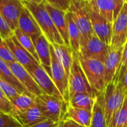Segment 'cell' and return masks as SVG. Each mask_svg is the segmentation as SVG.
<instances>
[{"label": "cell", "mask_w": 127, "mask_h": 127, "mask_svg": "<svg viewBox=\"0 0 127 127\" xmlns=\"http://www.w3.org/2000/svg\"><path fill=\"white\" fill-rule=\"evenodd\" d=\"M92 111L69 105L64 120H71L84 127H91Z\"/></svg>", "instance_id": "23"}, {"label": "cell", "mask_w": 127, "mask_h": 127, "mask_svg": "<svg viewBox=\"0 0 127 127\" xmlns=\"http://www.w3.org/2000/svg\"><path fill=\"white\" fill-rule=\"evenodd\" d=\"M118 1H119L120 3H122V4H124L125 2H127V0H118Z\"/></svg>", "instance_id": "41"}, {"label": "cell", "mask_w": 127, "mask_h": 127, "mask_svg": "<svg viewBox=\"0 0 127 127\" xmlns=\"http://www.w3.org/2000/svg\"><path fill=\"white\" fill-rule=\"evenodd\" d=\"M0 77L8 82L11 85L14 87L20 94H30L15 77L6 62H5L1 58H0Z\"/></svg>", "instance_id": "26"}, {"label": "cell", "mask_w": 127, "mask_h": 127, "mask_svg": "<svg viewBox=\"0 0 127 127\" xmlns=\"http://www.w3.org/2000/svg\"><path fill=\"white\" fill-rule=\"evenodd\" d=\"M26 70L44 94L64 100L49 74L40 64L33 65Z\"/></svg>", "instance_id": "8"}, {"label": "cell", "mask_w": 127, "mask_h": 127, "mask_svg": "<svg viewBox=\"0 0 127 127\" xmlns=\"http://www.w3.org/2000/svg\"><path fill=\"white\" fill-rule=\"evenodd\" d=\"M14 108L15 109V113L17 111H22L26 110L36 105L34 101V96L30 94H20L14 99L11 100ZM14 113V114H15Z\"/></svg>", "instance_id": "27"}, {"label": "cell", "mask_w": 127, "mask_h": 127, "mask_svg": "<svg viewBox=\"0 0 127 127\" xmlns=\"http://www.w3.org/2000/svg\"><path fill=\"white\" fill-rule=\"evenodd\" d=\"M68 80L70 96L78 93H85L96 96L97 93L91 88L82 69L79 55L75 52H73V60Z\"/></svg>", "instance_id": "6"}, {"label": "cell", "mask_w": 127, "mask_h": 127, "mask_svg": "<svg viewBox=\"0 0 127 127\" xmlns=\"http://www.w3.org/2000/svg\"><path fill=\"white\" fill-rule=\"evenodd\" d=\"M123 49L124 46L120 49H113L111 46L108 47L106 58L104 61L106 85L114 81L117 76L120 65Z\"/></svg>", "instance_id": "16"}, {"label": "cell", "mask_w": 127, "mask_h": 127, "mask_svg": "<svg viewBox=\"0 0 127 127\" xmlns=\"http://www.w3.org/2000/svg\"><path fill=\"white\" fill-rule=\"evenodd\" d=\"M108 47L96 34H94L85 45L80 47L78 54L85 58L96 59L104 63Z\"/></svg>", "instance_id": "13"}, {"label": "cell", "mask_w": 127, "mask_h": 127, "mask_svg": "<svg viewBox=\"0 0 127 127\" xmlns=\"http://www.w3.org/2000/svg\"><path fill=\"white\" fill-rule=\"evenodd\" d=\"M88 11L94 34L108 46H111L113 23L108 22L102 16L95 11L89 5Z\"/></svg>", "instance_id": "10"}, {"label": "cell", "mask_w": 127, "mask_h": 127, "mask_svg": "<svg viewBox=\"0 0 127 127\" xmlns=\"http://www.w3.org/2000/svg\"><path fill=\"white\" fill-rule=\"evenodd\" d=\"M76 24L81 34L80 47L85 45L94 34L91 22L88 2L86 0H70L68 11Z\"/></svg>", "instance_id": "3"}, {"label": "cell", "mask_w": 127, "mask_h": 127, "mask_svg": "<svg viewBox=\"0 0 127 127\" xmlns=\"http://www.w3.org/2000/svg\"><path fill=\"white\" fill-rule=\"evenodd\" d=\"M0 127H22V126L13 116L0 113Z\"/></svg>", "instance_id": "32"}, {"label": "cell", "mask_w": 127, "mask_h": 127, "mask_svg": "<svg viewBox=\"0 0 127 127\" xmlns=\"http://www.w3.org/2000/svg\"><path fill=\"white\" fill-rule=\"evenodd\" d=\"M37 54L38 55L40 65L49 74L51 73V51L50 43L42 34L32 39Z\"/></svg>", "instance_id": "18"}, {"label": "cell", "mask_w": 127, "mask_h": 127, "mask_svg": "<svg viewBox=\"0 0 127 127\" xmlns=\"http://www.w3.org/2000/svg\"><path fill=\"white\" fill-rule=\"evenodd\" d=\"M124 127H127V126H124Z\"/></svg>", "instance_id": "43"}, {"label": "cell", "mask_w": 127, "mask_h": 127, "mask_svg": "<svg viewBox=\"0 0 127 127\" xmlns=\"http://www.w3.org/2000/svg\"><path fill=\"white\" fill-rule=\"evenodd\" d=\"M0 58L7 64L16 61L12 52L8 48L5 40L2 37L1 34H0Z\"/></svg>", "instance_id": "30"}, {"label": "cell", "mask_w": 127, "mask_h": 127, "mask_svg": "<svg viewBox=\"0 0 127 127\" xmlns=\"http://www.w3.org/2000/svg\"><path fill=\"white\" fill-rule=\"evenodd\" d=\"M0 34L4 40L10 38L14 34V32L11 29L1 14H0Z\"/></svg>", "instance_id": "35"}, {"label": "cell", "mask_w": 127, "mask_h": 127, "mask_svg": "<svg viewBox=\"0 0 127 127\" xmlns=\"http://www.w3.org/2000/svg\"><path fill=\"white\" fill-rule=\"evenodd\" d=\"M14 36L16 37V38L17 39V40L19 41V43L37 60V61L40 64L38 55L37 54L34 43H33L32 39L31 38V37L29 35L26 34V33H24L19 28L17 29L14 32Z\"/></svg>", "instance_id": "28"}, {"label": "cell", "mask_w": 127, "mask_h": 127, "mask_svg": "<svg viewBox=\"0 0 127 127\" xmlns=\"http://www.w3.org/2000/svg\"><path fill=\"white\" fill-rule=\"evenodd\" d=\"M79 59L91 88L96 93H102L107 85L104 63L96 59L85 58L79 55Z\"/></svg>", "instance_id": "5"}, {"label": "cell", "mask_w": 127, "mask_h": 127, "mask_svg": "<svg viewBox=\"0 0 127 127\" xmlns=\"http://www.w3.org/2000/svg\"><path fill=\"white\" fill-rule=\"evenodd\" d=\"M126 126H127V95L119 112L116 127H124Z\"/></svg>", "instance_id": "34"}, {"label": "cell", "mask_w": 127, "mask_h": 127, "mask_svg": "<svg viewBox=\"0 0 127 127\" xmlns=\"http://www.w3.org/2000/svg\"><path fill=\"white\" fill-rule=\"evenodd\" d=\"M82 127H84V126H82Z\"/></svg>", "instance_id": "44"}, {"label": "cell", "mask_w": 127, "mask_h": 127, "mask_svg": "<svg viewBox=\"0 0 127 127\" xmlns=\"http://www.w3.org/2000/svg\"><path fill=\"white\" fill-rule=\"evenodd\" d=\"M24 1L30 2H35V3H40L43 1V0H24Z\"/></svg>", "instance_id": "39"}, {"label": "cell", "mask_w": 127, "mask_h": 127, "mask_svg": "<svg viewBox=\"0 0 127 127\" xmlns=\"http://www.w3.org/2000/svg\"><path fill=\"white\" fill-rule=\"evenodd\" d=\"M0 91L6 96V97L10 101L20 94L14 87L11 85L8 82L2 79L1 77H0Z\"/></svg>", "instance_id": "29"}, {"label": "cell", "mask_w": 127, "mask_h": 127, "mask_svg": "<svg viewBox=\"0 0 127 127\" xmlns=\"http://www.w3.org/2000/svg\"><path fill=\"white\" fill-rule=\"evenodd\" d=\"M23 8L22 0H0V14L13 32L18 29L19 18Z\"/></svg>", "instance_id": "11"}, {"label": "cell", "mask_w": 127, "mask_h": 127, "mask_svg": "<svg viewBox=\"0 0 127 127\" xmlns=\"http://www.w3.org/2000/svg\"><path fill=\"white\" fill-rule=\"evenodd\" d=\"M86 1H88V2H91V1H92V0H86Z\"/></svg>", "instance_id": "42"}, {"label": "cell", "mask_w": 127, "mask_h": 127, "mask_svg": "<svg viewBox=\"0 0 127 127\" xmlns=\"http://www.w3.org/2000/svg\"><path fill=\"white\" fill-rule=\"evenodd\" d=\"M44 4H45V7L47 11L49 12L53 21V23L55 24L64 42V44L70 47V41H69V36H68L67 25V21H66L67 11H64L62 10H60L52 6V5L48 3L46 0H44Z\"/></svg>", "instance_id": "17"}, {"label": "cell", "mask_w": 127, "mask_h": 127, "mask_svg": "<svg viewBox=\"0 0 127 127\" xmlns=\"http://www.w3.org/2000/svg\"><path fill=\"white\" fill-rule=\"evenodd\" d=\"M7 64L11 70L15 77L31 94L34 96H38L44 94L33 77L17 61H14L11 63H8Z\"/></svg>", "instance_id": "12"}, {"label": "cell", "mask_w": 127, "mask_h": 127, "mask_svg": "<svg viewBox=\"0 0 127 127\" xmlns=\"http://www.w3.org/2000/svg\"><path fill=\"white\" fill-rule=\"evenodd\" d=\"M5 40L12 52L15 61L20 64L26 69H28L33 65L40 64L37 60L19 43L14 34L11 37Z\"/></svg>", "instance_id": "15"}, {"label": "cell", "mask_w": 127, "mask_h": 127, "mask_svg": "<svg viewBox=\"0 0 127 127\" xmlns=\"http://www.w3.org/2000/svg\"><path fill=\"white\" fill-rule=\"evenodd\" d=\"M0 113L10 114L11 116L15 113V109L11 102L1 91H0Z\"/></svg>", "instance_id": "31"}, {"label": "cell", "mask_w": 127, "mask_h": 127, "mask_svg": "<svg viewBox=\"0 0 127 127\" xmlns=\"http://www.w3.org/2000/svg\"><path fill=\"white\" fill-rule=\"evenodd\" d=\"M18 28L24 33L29 35L32 39L43 34L34 17L25 6L19 18Z\"/></svg>", "instance_id": "20"}, {"label": "cell", "mask_w": 127, "mask_h": 127, "mask_svg": "<svg viewBox=\"0 0 127 127\" xmlns=\"http://www.w3.org/2000/svg\"><path fill=\"white\" fill-rule=\"evenodd\" d=\"M58 124L59 123H56L50 120H46L45 121L37 123L31 127H58Z\"/></svg>", "instance_id": "37"}, {"label": "cell", "mask_w": 127, "mask_h": 127, "mask_svg": "<svg viewBox=\"0 0 127 127\" xmlns=\"http://www.w3.org/2000/svg\"><path fill=\"white\" fill-rule=\"evenodd\" d=\"M66 21L67 25L68 30V36L70 46L73 52L79 53L80 50V40H81V34L80 32L75 23L71 14L69 11H67L66 14Z\"/></svg>", "instance_id": "24"}, {"label": "cell", "mask_w": 127, "mask_h": 127, "mask_svg": "<svg viewBox=\"0 0 127 127\" xmlns=\"http://www.w3.org/2000/svg\"><path fill=\"white\" fill-rule=\"evenodd\" d=\"M120 82H121V83H122V85H123L124 89H125V90L126 91V92H127V70H126V71L125 72V73L123 74V77H122Z\"/></svg>", "instance_id": "38"}, {"label": "cell", "mask_w": 127, "mask_h": 127, "mask_svg": "<svg viewBox=\"0 0 127 127\" xmlns=\"http://www.w3.org/2000/svg\"><path fill=\"white\" fill-rule=\"evenodd\" d=\"M127 43V2H125L118 16L114 20L112 27L111 47L120 49Z\"/></svg>", "instance_id": "9"}, {"label": "cell", "mask_w": 127, "mask_h": 127, "mask_svg": "<svg viewBox=\"0 0 127 127\" xmlns=\"http://www.w3.org/2000/svg\"><path fill=\"white\" fill-rule=\"evenodd\" d=\"M13 117L22 127H31L37 123L48 120L40 111L37 105L22 111L16 112Z\"/></svg>", "instance_id": "19"}, {"label": "cell", "mask_w": 127, "mask_h": 127, "mask_svg": "<svg viewBox=\"0 0 127 127\" xmlns=\"http://www.w3.org/2000/svg\"><path fill=\"white\" fill-rule=\"evenodd\" d=\"M34 101L41 113L50 120L60 123L64 120L69 104L64 100L43 94L34 96Z\"/></svg>", "instance_id": "4"}, {"label": "cell", "mask_w": 127, "mask_h": 127, "mask_svg": "<svg viewBox=\"0 0 127 127\" xmlns=\"http://www.w3.org/2000/svg\"><path fill=\"white\" fill-rule=\"evenodd\" d=\"M88 2L91 8L111 23L118 16L123 5L118 0H92Z\"/></svg>", "instance_id": "14"}, {"label": "cell", "mask_w": 127, "mask_h": 127, "mask_svg": "<svg viewBox=\"0 0 127 127\" xmlns=\"http://www.w3.org/2000/svg\"><path fill=\"white\" fill-rule=\"evenodd\" d=\"M46 1L52 6L64 11H67L70 7V0H46Z\"/></svg>", "instance_id": "36"}, {"label": "cell", "mask_w": 127, "mask_h": 127, "mask_svg": "<svg viewBox=\"0 0 127 127\" xmlns=\"http://www.w3.org/2000/svg\"><path fill=\"white\" fill-rule=\"evenodd\" d=\"M52 46L54 47L55 53L58 60L61 64L67 77L69 78L73 60V50L71 49V47H69L66 45L52 44Z\"/></svg>", "instance_id": "22"}, {"label": "cell", "mask_w": 127, "mask_h": 127, "mask_svg": "<svg viewBox=\"0 0 127 127\" xmlns=\"http://www.w3.org/2000/svg\"><path fill=\"white\" fill-rule=\"evenodd\" d=\"M51 51V73L50 76L53 80L55 85L63 96L66 102L69 104L70 92H69V80L61 64L57 58L55 53L54 47L50 43Z\"/></svg>", "instance_id": "7"}, {"label": "cell", "mask_w": 127, "mask_h": 127, "mask_svg": "<svg viewBox=\"0 0 127 127\" xmlns=\"http://www.w3.org/2000/svg\"><path fill=\"white\" fill-rule=\"evenodd\" d=\"M58 127H64V120H62L59 123Z\"/></svg>", "instance_id": "40"}, {"label": "cell", "mask_w": 127, "mask_h": 127, "mask_svg": "<svg viewBox=\"0 0 127 127\" xmlns=\"http://www.w3.org/2000/svg\"><path fill=\"white\" fill-rule=\"evenodd\" d=\"M103 92L97 93L96 98L92 109L91 127H107L105 117Z\"/></svg>", "instance_id": "21"}, {"label": "cell", "mask_w": 127, "mask_h": 127, "mask_svg": "<svg viewBox=\"0 0 127 127\" xmlns=\"http://www.w3.org/2000/svg\"><path fill=\"white\" fill-rule=\"evenodd\" d=\"M96 98V96H93L85 93L75 94L70 96L69 105L92 111Z\"/></svg>", "instance_id": "25"}, {"label": "cell", "mask_w": 127, "mask_h": 127, "mask_svg": "<svg viewBox=\"0 0 127 127\" xmlns=\"http://www.w3.org/2000/svg\"><path fill=\"white\" fill-rule=\"evenodd\" d=\"M126 91L120 81H112L103 92L105 117L107 127H116L119 112L123 104Z\"/></svg>", "instance_id": "1"}, {"label": "cell", "mask_w": 127, "mask_h": 127, "mask_svg": "<svg viewBox=\"0 0 127 127\" xmlns=\"http://www.w3.org/2000/svg\"><path fill=\"white\" fill-rule=\"evenodd\" d=\"M126 70H127V43L124 46L120 68H119L118 73L117 74V76L115 77L114 81H120L123 74L126 71Z\"/></svg>", "instance_id": "33"}, {"label": "cell", "mask_w": 127, "mask_h": 127, "mask_svg": "<svg viewBox=\"0 0 127 127\" xmlns=\"http://www.w3.org/2000/svg\"><path fill=\"white\" fill-rule=\"evenodd\" d=\"M22 1L24 6L34 17L43 34L46 37L49 42L51 44L65 45L45 7L44 0L40 3L30 2L24 0Z\"/></svg>", "instance_id": "2"}]
</instances>
